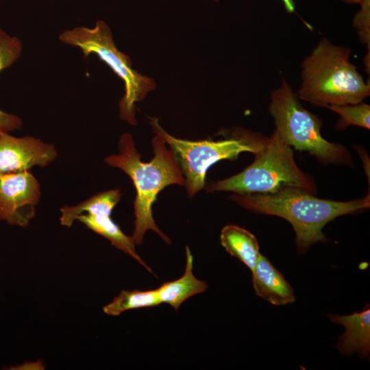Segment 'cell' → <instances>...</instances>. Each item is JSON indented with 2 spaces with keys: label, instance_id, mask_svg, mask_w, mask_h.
<instances>
[{
  "label": "cell",
  "instance_id": "obj_16",
  "mask_svg": "<svg viewBox=\"0 0 370 370\" xmlns=\"http://www.w3.org/2000/svg\"><path fill=\"white\" fill-rule=\"evenodd\" d=\"M21 50V41L0 29V72L10 67L19 58ZM22 125L21 118L0 110V132L9 133L21 129Z\"/></svg>",
  "mask_w": 370,
  "mask_h": 370
},
{
  "label": "cell",
  "instance_id": "obj_15",
  "mask_svg": "<svg viewBox=\"0 0 370 370\" xmlns=\"http://www.w3.org/2000/svg\"><path fill=\"white\" fill-rule=\"evenodd\" d=\"M121 196L119 189H111L99 193L75 206L62 207L60 224L69 227L76 217L82 214L110 216Z\"/></svg>",
  "mask_w": 370,
  "mask_h": 370
},
{
  "label": "cell",
  "instance_id": "obj_8",
  "mask_svg": "<svg viewBox=\"0 0 370 370\" xmlns=\"http://www.w3.org/2000/svg\"><path fill=\"white\" fill-rule=\"evenodd\" d=\"M40 197V185L30 170L0 176V220L28 226Z\"/></svg>",
  "mask_w": 370,
  "mask_h": 370
},
{
  "label": "cell",
  "instance_id": "obj_13",
  "mask_svg": "<svg viewBox=\"0 0 370 370\" xmlns=\"http://www.w3.org/2000/svg\"><path fill=\"white\" fill-rule=\"evenodd\" d=\"M75 221H80L96 234L109 240L113 246L130 256L152 273L151 268L136 253V244L132 236L125 235L110 216L82 214L77 216Z\"/></svg>",
  "mask_w": 370,
  "mask_h": 370
},
{
  "label": "cell",
  "instance_id": "obj_6",
  "mask_svg": "<svg viewBox=\"0 0 370 370\" xmlns=\"http://www.w3.org/2000/svg\"><path fill=\"white\" fill-rule=\"evenodd\" d=\"M156 134L160 135L175 153L184 177L189 197L206 186L208 169L221 160H235L242 152L254 155L264 147L267 137L246 130H235L232 136L219 140L192 141L177 138L168 134L156 119L151 120Z\"/></svg>",
  "mask_w": 370,
  "mask_h": 370
},
{
  "label": "cell",
  "instance_id": "obj_4",
  "mask_svg": "<svg viewBox=\"0 0 370 370\" xmlns=\"http://www.w3.org/2000/svg\"><path fill=\"white\" fill-rule=\"evenodd\" d=\"M208 192L237 194L271 193L285 187L317 193L312 177L296 164L291 147L274 130L254 161L241 173L205 186Z\"/></svg>",
  "mask_w": 370,
  "mask_h": 370
},
{
  "label": "cell",
  "instance_id": "obj_17",
  "mask_svg": "<svg viewBox=\"0 0 370 370\" xmlns=\"http://www.w3.org/2000/svg\"><path fill=\"white\" fill-rule=\"evenodd\" d=\"M160 304L156 290H123L111 302L103 307L105 314L119 316L134 309L154 307Z\"/></svg>",
  "mask_w": 370,
  "mask_h": 370
},
{
  "label": "cell",
  "instance_id": "obj_10",
  "mask_svg": "<svg viewBox=\"0 0 370 370\" xmlns=\"http://www.w3.org/2000/svg\"><path fill=\"white\" fill-rule=\"evenodd\" d=\"M251 282L257 296L275 306L293 304L294 289L264 256L260 254L251 271Z\"/></svg>",
  "mask_w": 370,
  "mask_h": 370
},
{
  "label": "cell",
  "instance_id": "obj_21",
  "mask_svg": "<svg viewBox=\"0 0 370 370\" xmlns=\"http://www.w3.org/2000/svg\"><path fill=\"white\" fill-rule=\"evenodd\" d=\"M347 3H360L363 0H341Z\"/></svg>",
  "mask_w": 370,
  "mask_h": 370
},
{
  "label": "cell",
  "instance_id": "obj_19",
  "mask_svg": "<svg viewBox=\"0 0 370 370\" xmlns=\"http://www.w3.org/2000/svg\"><path fill=\"white\" fill-rule=\"evenodd\" d=\"M360 4L361 8L353 19V25L360 42L370 52V0H363Z\"/></svg>",
  "mask_w": 370,
  "mask_h": 370
},
{
  "label": "cell",
  "instance_id": "obj_1",
  "mask_svg": "<svg viewBox=\"0 0 370 370\" xmlns=\"http://www.w3.org/2000/svg\"><path fill=\"white\" fill-rule=\"evenodd\" d=\"M230 199L254 213L277 216L293 226L299 254L319 242L327 241L323 229L336 217L361 212L370 206L369 192L348 201L320 199L299 188L285 187L271 193L237 194Z\"/></svg>",
  "mask_w": 370,
  "mask_h": 370
},
{
  "label": "cell",
  "instance_id": "obj_5",
  "mask_svg": "<svg viewBox=\"0 0 370 370\" xmlns=\"http://www.w3.org/2000/svg\"><path fill=\"white\" fill-rule=\"evenodd\" d=\"M269 111L275 130L291 147L308 151L323 164H352V155L344 146L323 138V122L303 107L286 79L272 91Z\"/></svg>",
  "mask_w": 370,
  "mask_h": 370
},
{
  "label": "cell",
  "instance_id": "obj_2",
  "mask_svg": "<svg viewBox=\"0 0 370 370\" xmlns=\"http://www.w3.org/2000/svg\"><path fill=\"white\" fill-rule=\"evenodd\" d=\"M160 136L152 140L154 156L149 162L141 160L132 136L121 135L119 142V153L105 158V162L124 171L132 180L136 188L134 201V229L132 238L136 245H140L148 230L154 231L166 243L170 238L157 226L154 221L152 206L158 194L171 184L184 185V177L178 160L172 151L166 146Z\"/></svg>",
  "mask_w": 370,
  "mask_h": 370
},
{
  "label": "cell",
  "instance_id": "obj_7",
  "mask_svg": "<svg viewBox=\"0 0 370 370\" xmlns=\"http://www.w3.org/2000/svg\"><path fill=\"white\" fill-rule=\"evenodd\" d=\"M59 38L64 43L79 47L85 58L96 54L123 81L125 93L119 103V116L132 125H136L135 103L154 90L156 84L151 78L132 69L130 57L116 47L108 25L97 21L93 28L75 27L63 32Z\"/></svg>",
  "mask_w": 370,
  "mask_h": 370
},
{
  "label": "cell",
  "instance_id": "obj_3",
  "mask_svg": "<svg viewBox=\"0 0 370 370\" xmlns=\"http://www.w3.org/2000/svg\"><path fill=\"white\" fill-rule=\"evenodd\" d=\"M351 53L322 38L301 64L298 97L321 107L362 102L370 95V84L350 61Z\"/></svg>",
  "mask_w": 370,
  "mask_h": 370
},
{
  "label": "cell",
  "instance_id": "obj_9",
  "mask_svg": "<svg viewBox=\"0 0 370 370\" xmlns=\"http://www.w3.org/2000/svg\"><path fill=\"white\" fill-rule=\"evenodd\" d=\"M58 156L56 147L34 136L14 137L0 132V176L46 166Z\"/></svg>",
  "mask_w": 370,
  "mask_h": 370
},
{
  "label": "cell",
  "instance_id": "obj_11",
  "mask_svg": "<svg viewBox=\"0 0 370 370\" xmlns=\"http://www.w3.org/2000/svg\"><path fill=\"white\" fill-rule=\"evenodd\" d=\"M333 323L343 325L345 332L339 336L336 347L339 353L349 356L358 353L362 358L370 353V308L367 305L360 312L348 315L330 314Z\"/></svg>",
  "mask_w": 370,
  "mask_h": 370
},
{
  "label": "cell",
  "instance_id": "obj_18",
  "mask_svg": "<svg viewBox=\"0 0 370 370\" xmlns=\"http://www.w3.org/2000/svg\"><path fill=\"white\" fill-rule=\"evenodd\" d=\"M340 115L336 129L343 130L349 125H357L365 129H370V106L362 102L355 104H331L323 105Z\"/></svg>",
  "mask_w": 370,
  "mask_h": 370
},
{
  "label": "cell",
  "instance_id": "obj_20",
  "mask_svg": "<svg viewBox=\"0 0 370 370\" xmlns=\"http://www.w3.org/2000/svg\"><path fill=\"white\" fill-rule=\"evenodd\" d=\"M218 1L219 0H214ZM284 4V8L288 13H293L295 10V3L294 0H281Z\"/></svg>",
  "mask_w": 370,
  "mask_h": 370
},
{
  "label": "cell",
  "instance_id": "obj_14",
  "mask_svg": "<svg viewBox=\"0 0 370 370\" xmlns=\"http://www.w3.org/2000/svg\"><path fill=\"white\" fill-rule=\"evenodd\" d=\"M220 242L232 256L253 271L260 254L258 240L253 234L239 226L227 225L221 232Z\"/></svg>",
  "mask_w": 370,
  "mask_h": 370
},
{
  "label": "cell",
  "instance_id": "obj_12",
  "mask_svg": "<svg viewBox=\"0 0 370 370\" xmlns=\"http://www.w3.org/2000/svg\"><path fill=\"white\" fill-rule=\"evenodd\" d=\"M186 258L183 275L175 280L164 282L156 289L160 304H169L176 310L186 299L208 288L205 281L198 280L193 275V257L188 246L186 247Z\"/></svg>",
  "mask_w": 370,
  "mask_h": 370
}]
</instances>
